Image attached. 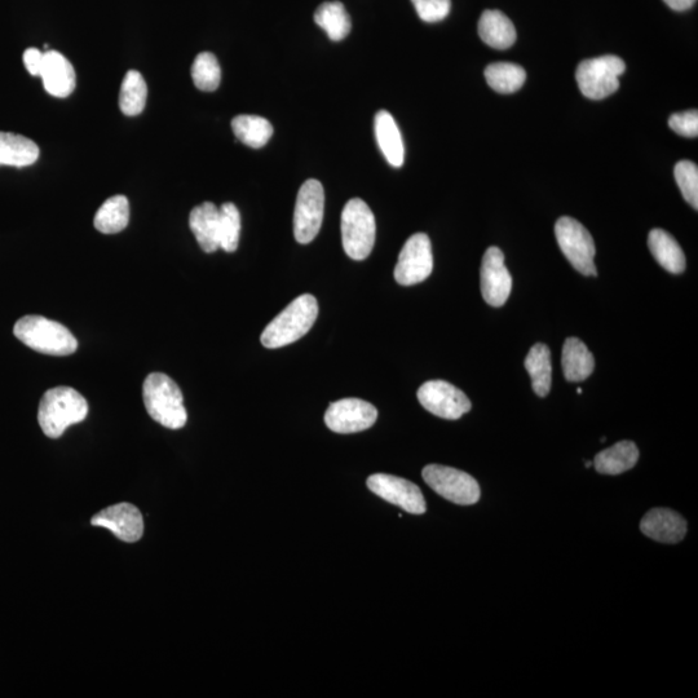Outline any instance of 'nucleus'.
Returning <instances> with one entry per match:
<instances>
[{"mask_svg":"<svg viewBox=\"0 0 698 698\" xmlns=\"http://www.w3.org/2000/svg\"><path fill=\"white\" fill-rule=\"evenodd\" d=\"M88 404L78 391L70 387H56L44 393L38 410V422L43 434L59 439L66 428L85 421Z\"/></svg>","mask_w":698,"mask_h":698,"instance_id":"1","label":"nucleus"},{"mask_svg":"<svg viewBox=\"0 0 698 698\" xmlns=\"http://www.w3.org/2000/svg\"><path fill=\"white\" fill-rule=\"evenodd\" d=\"M318 316V303L311 294L300 295L264 329L262 344L275 349L297 342L312 329Z\"/></svg>","mask_w":698,"mask_h":698,"instance_id":"2","label":"nucleus"},{"mask_svg":"<svg viewBox=\"0 0 698 698\" xmlns=\"http://www.w3.org/2000/svg\"><path fill=\"white\" fill-rule=\"evenodd\" d=\"M143 397L148 414L163 427L180 430L187 424L183 393L169 375H148L143 386Z\"/></svg>","mask_w":698,"mask_h":698,"instance_id":"3","label":"nucleus"},{"mask_svg":"<svg viewBox=\"0 0 698 698\" xmlns=\"http://www.w3.org/2000/svg\"><path fill=\"white\" fill-rule=\"evenodd\" d=\"M15 337L34 351L50 356L73 355L78 348L77 339L59 322L42 316H25L13 328Z\"/></svg>","mask_w":698,"mask_h":698,"instance_id":"4","label":"nucleus"},{"mask_svg":"<svg viewBox=\"0 0 698 698\" xmlns=\"http://www.w3.org/2000/svg\"><path fill=\"white\" fill-rule=\"evenodd\" d=\"M377 224L373 211L360 198H353L342 212L344 251L353 260H364L373 251Z\"/></svg>","mask_w":698,"mask_h":698,"instance_id":"5","label":"nucleus"},{"mask_svg":"<svg viewBox=\"0 0 698 698\" xmlns=\"http://www.w3.org/2000/svg\"><path fill=\"white\" fill-rule=\"evenodd\" d=\"M625 70L624 61L613 55L582 61L576 73L578 87L587 99L603 100L618 90Z\"/></svg>","mask_w":698,"mask_h":698,"instance_id":"6","label":"nucleus"},{"mask_svg":"<svg viewBox=\"0 0 698 698\" xmlns=\"http://www.w3.org/2000/svg\"><path fill=\"white\" fill-rule=\"evenodd\" d=\"M556 240L565 258L583 276H596L595 244L591 234L576 219L563 216L555 225Z\"/></svg>","mask_w":698,"mask_h":698,"instance_id":"7","label":"nucleus"},{"mask_svg":"<svg viewBox=\"0 0 698 698\" xmlns=\"http://www.w3.org/2000/svg\"><path fill=\"white\" fill-rule=\"evenodd\" d=\"M422 475L428 487L455 505L471 506L479 502V484L466 472L452 467L428 465L423 468Z\"/></svg>","mask_w":698,"mask_h":698,"instance_id":"8","label":"nucleus"},{"mask_svg":"<svg viewBox=\"0 0 698 698\" xmlns=\"http://www.w3.org/2000/svg\"><path fill=\"white\" fill-rule=\"evenodd\" d=\"M325 192L320 181L309 179L298 193L294 214V236L299 244L315 240L324 220Z\"/></svg>","mask_w":698,"mask_h":698,"instance_id":"9","label":"nucleus"},{"mask_svg":"<svg viewBox=\"0 0 698 698\" xmlns=\"http://www.w3.org/2000/svg\"><path fill=\"white\" fill-rule=\"evenodd\" d=\"M434 271V255L430 238L415 233L406 241L395 268V280L402 286L421 284Z\"/></svg>","mask_w":698,"mask_h":698,"instance_id":"10","label":"nucleus"},{"mask_svg":"<svg viewBox=\"0 0 698 698\" xmlns=\"http://www.w3.org/2000/svg\"><path fill=\"white\" fill-rule=\"evenodd\" d=\"M418 400L427 412L455 421L470 412V399L459 388L445 381H430L418 390Z\"/></svg>","mask_w":698,"mask_h":698,"instance_id":"11","label":"nucleus"},{"mask_svg":"<svg viewBox=\"0 0 698 698\" xmlns=\"http://www.w3.org/2000/svg\"><path fill=\"white\" fill-rule=\"evenodd\" d=\"M378 410L370 402L360 399H343L333 402L325 414L329 430L337 434H356L368 430L377 422Z\"/></svg>","mask_w":698,"mask_h":698,"instance_id":"12","label":"nucleus"},{"mask_svg":"<svg viewBox=\"0 0 698 698\" xmlns=\"http://www.w3.org/2000/svg\"><path fill=\"white\" fill-rule=\"evenodd\" d=\"M368 488L384 501L401 507L409 514L422 515L427 510L421 489L412 481L392 475L375 474L369 477Z\"/></svg>","mask_w":698,"mask_h":698,"instance_id":"13","label":"nucleus"},{"mask_svg":"<svg viewBox=\"0 0 698 698\" xmlns=\"http://www.w3.org/2000/svg\"><path fill=\"white\" fill-rule=\"evenodd\" d=\"M481 294L492 307H502L510 297L512 277L505 265V255L498 247H489L480 272Z\"/></svg>","mask_w":698,"mask_h":698,"instance_id":"14","label":"nucleus"},{"mask_svg":"<svg viewBox=\"0 0 698 698\" xmlns=\"http://www.w3.org/2000/svg\"><path fill=\"white\" fill-rule=\"evenodd\" d=\"M94 527L109 529L123 542L134 543L144 534V520L139 508L130 503L106 507L91 520Z\"/></svg>","mask_w":698,"mask_h":698,"instance_id":"15","label":"nucleus"},{"mask_svg":"<svg viewBox=\"0 0 698 698\" xmlns=\"http://www.w3.org/2000/svg\"><path fill=\"white\" fill-rule=\"evenodd\" d=\"M640 530L653 541L674 545L686 537L687 521L669 508H653L640 521Z\"/></svg>","mask_w":698,"mask_h":698,"instance_id":"16","label":"nucleus"},{"mask_svg":"<svg viewBox=\"0 0 698 698\" xmlns=\"http://www.w3.org/2000/svg\"><path fill=\"white\" fill-rule=\"evenodd\" d=\"M44 90L51 96L64 99L75 88V72L73 65L60 52L48 50L44 52L43 66L41 70Z\"/></svg>","mask_w":698,"mask_h":698,"instance_id":"17","label":"nucleus"},{"mask_svg":"<svg viewBox=\"0 0 698 698\" xmlns=\"http://www.w3.org/2000/svg\"><path fill=\"white\" fill-rule=\"evenodd\" d=\"M375 138L383 156L391 166L399 169L404 165L405 148L399 126L391 113L381 110L374 119Z\"/></svg>","mask_w":698,"mask_h":698,"instance_id":"18","label":"nucleus"},{"mask_svg":"<svg viewBox=\"0 0 698 698\" xmlns=\"http://www.w3.org/2000/svg\"><path fill=\"white\" fill-rule=\"evenodd\" d=\"M189 227L196 236L201 249L207 254L215 253L219 245V209L211 202L194 207L189 216Z\"/></svg>","mask_w":698,"mask_h":698,"instance_id":"19","label":"nucleus"},{"mask_svg":"<svg viewBox=\"0 0 698 698\" xmlns=\"http://www.w3.org/2000/svg\"><path fill=\"white\" fill-rule=\"evenodd\" d=\"M561 365H563L565 379L568 382L578 383L586 381L593 374L595 360L593 353L582 340L568 338L564 343Z\"/></svg>","mask_w":698,"mask_h":698,"instance_id":"20","label":"nucleus"},{"mask_svg":"<svg viewBox=\"0 0 698 698\" xmlns=\"http://www.w3.org/2000/svg\"><path fill=\"white\" fill-rule=\"evenodd\" d=\"M479 35L485 44L496 50H507L516 41L512 21L501 11H485L479 21Z\"/></svg>","mask_w":698,"mask_h":698,"instance_id":"21","label":"nucleus"},{"mask_svg":"<svg viewBox=\"0 0 698 698\" xmlns=\"http://www.w3.org/2000/svg\"><path fill=\"white\" fill-rule=\"evenodd\" d=\"M638 461V446L633 441H620L596 455L594 466L599 474L614 476L631 470Z\"/></svg>","mask_w":698,"mask_h":698,"instance_id":"22","label":"nucleus"},{"mask_svg":"<svg viewBox=\"0 0 698 698\" xmlns=\"http://www.w3.org/2000/svg\"><path fill=\"white\" fill-rule=\"evenodd\" d=\"M649 250L662 268L667 272L679 275L686 269V256L682 247L671 234L662 229H653L648 237Z\"/></svg>","mask_w":698,"mask_h":698,"instance_id":"23","label":"nucleus"},{"mask_svg":"<svg viewBox=\"0 0 698 698\" xmlns=\"http://www.w3.org/2000/svg\"><path fill=\"white\" fill-rule=\"evenodd\" d=\"M39 158L38 145L25 136L0 132V166L28 167Z\"/></svg>","mask_w":698,"mask_h":698,"instance_id":"24","label":"nucleus"},{"mask_svg":"<svg viewBox=\"0 0 698 698\" xmlns=\"http://www.w3.org/2000/svg\"><path fill=\"white\" fill-rule=\"evenodd\" d=\"M130 222V203L125 196H114L104 202L95 215V228L103 234H116Z\"/></svg>","mask_w":698,"mask_h":698,"instance_id":"25","label":"nucleus"},{"mask_svg":"<svg viewBox=\"0 0 698 698\" xmlns=\"http://www.w3.org/2000/svg\"><path fill=\"white\" fill-rule=\"evenodd\" d=\"M315 22L334 42L343 41L351 33V17L340 2L322 3L315 13Z\"/></svg>","mask_w":698,"mask_h":698,"instance_id":"26","label":"nucleus"},{"mask_svg":"<svg viewBox=\"0 0 698 698\" xmlns=\"http://www.w3.org/2000/svg\"><path fill=\"white\" fill-rule=\"evenodd\" d=\"M525 368L532 379L533 391L537 396L545 397L551 390V353L549 347L538 343L530 349Z\"/></svg>","mask_w":698,"mask_h":698,"instance_id":"27","label":"nucleus"},{"mask_svg":"<svg viewBox=\"0 0 698 698\" xmlns=\"http://www.w3.org/2000/svg\"><path fill=\"white\" fill-rule=\"evenodd\" d=\"M232 128L236 138L253 149L263 148L273 135V126L268 119L259 116H237Z\"/></svg>","mask_w":698,"mask_h":698,"instance_id":"28","label":"nucleus"},{"mask_svg":"<svg viewBox=\"0 0 698 698\" xmlns=\"http://www.w3.org/2000/svg\"><path fill=\"white\" fill-rule=\"evenodd\" d=\"M148 87L143 75L136 70H130L123 78L119 108L127 117H136L143 113L147 104Z\"/></svg>","mask_w":698,"mask_h":698,"instance_id":"29","label":"nucleus"},{"mask_svg":"<svg viewBox=\"0 0 698 698\" xmlns=\"http://www.w3.org/2000/svg\"><path fill=\"white\" fill-rule=\"evenodd\" d=\"M485 79L488 85L499 94H514L519 91L527 79V73L520 65L496 63L487 66Z\"/></svg>","mask_w":698,"mask_h":698,"instance_id":"30","label":"nucleus"},{"mask_svg":"<svg viewBox=\"0 0 698 698\" xmlns=\"http://www.w3.org/2000/svg\"><path fill=\"white\" fill-rule=\"evenodd\" d=\"M192 78L194 85L200 91L212 92L218 90L222 82V69L215 55L210 52H202L196 57L192 66Z\"/></svg>","mask_w":698,"mask_h":698,"instance_id":"31","label":"nucleus"},{"mask_svg":"<svg viewBox=\"0 0 698 698\" xmlns=\"http://www.w3.org/2000/svg\"><path fill=\"white\" fill-rule=\"evenodd\" d=\"M241 234V215L236 205L224 203L219 209V245L227 253L238 249Z\"/></svg>","mask_w":698,"mask_h":698,"instance_id":"32","label":"nucleus"},{"mask_svg":"<svg viewBox=\"0 0 698 698\" xmlns=\"http://www.w3.org/2000/svg\"><path fill=\"white\" fill-rule=\"evenodd\" d=\"M675 180L684 200L693 209H698V169L696 163L691 161H680L675 166Z\"/></svg>","mask_w":698,"mask_h":698,"instance_id":"33","label":"nucleus"},{"mask_svg":"<svg viewBox=\"0 0 698 698\" xmlns=\"http://www.w3.org/2000/svg\"><path fill=\"white\" fill-rule=\"evenodd\" d=\"M412 3L421 20L428 24L443 21L452 10L450 0H412Z\"/></svg>","mask_w":698,"mask_h":698,"instance_id":"34","label":"nucleus"},{"mask_svg":"<svg viewBox=\"0 0 698 698\" xmlns=\"http://www.w3.org/2000/svg\"><path fill=\"white\" fill-rule=\"evenodd\" d=\"M671 130L684 138H697L698 136V112L688 110V112L675 113L669 119Z\"/></svg>","mask_w":698,"mask_h":698,"instance_id":"35","label":"nucleus"},{"mask_svg":"<svg viewBox=\"0 0 698 698\" xmlns=\"http://www.w3.org/2000/svg\"><path fill=\"white\" fill-rule=\"evenodd\" d=\"M43 59L44 53L37 50V48H28V50L24 52V64L33 77H39V75H41Z\"/></svg>","mask_w":698,"mask_h":698,"instance_id":"36","label":"nucleus"},{"mask_svg":"<svg viewBox=\"0 0 698 698\" xmlns=\"http://www.w3.org/2000/svg\"><path fill=\"white\" fill-rule=\"evenodd\" d=\"M671 10L683 12L693 7L697 0H664Z\"/></svg>","mask_w":698,"mask_h":698,"instance_id":"37","label":"nucleus"},{"mask_svg":"<svg viewBox=\"0 0 698 698\" xmlns=\"http://www.w3.org/2000/svg\"><path fill=\"white\" fill-rule=\"evenodd\" d=\"M585 466H586V468H590L591 466H593V463L587 461Z\"/></svg>","mask_w":698,"mask_h":698,"instance_id":"38","label":"nucleus"},{"mask_svg":"<svg viewBox=\"0 0 698 698\" xmlns=\"http://www.w3.org/2000/svg\"><path fill=\"white\" fill-rule=\"evenodd\" d=\"M577 393H578V395H582V390H581V388H578Z\"/></svg>","mask_w":698,"mask_h":698,"instance_id":"39","label":"nucleus"}]
</instances>
